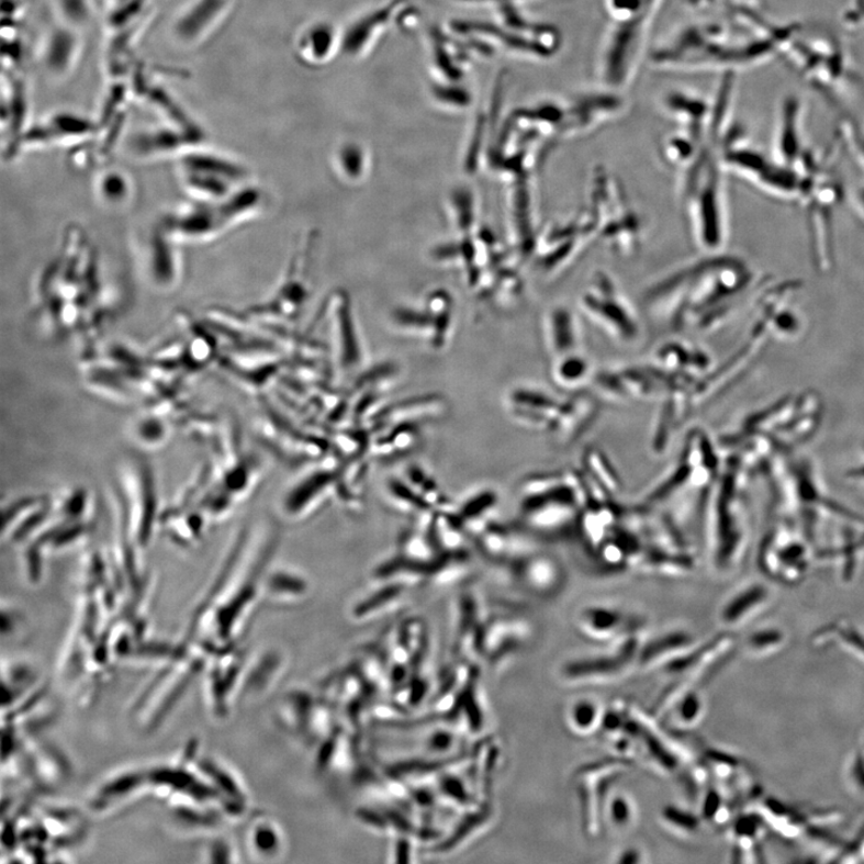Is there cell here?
Masks as SVG:
<instances>
[{
  "label": "cell",
  "instance_id": "1",
  "mask_svg": "<svg viewBox=\"0 0 864 864\" xmlns=\"http://www.w3.org/2000/svg\"><path fill=\"white\" fill-rule=\"evenodd\" d=\"M259 202V191L240 188L223 201H190L184 207L164 216L159 226L176 242H209L240 224Z\"/></svg>",
  "mask_w": 864,
  "mask_h": 864
},
{
  "label": "cell",
  "instance_id": "2",
  "mask_svg": "<svg viewBox=\"0 0 864 864\" xmlns=\"http://www.w3.org/2000/svg\"><path fill=\"white\" fill-rule=\"evenodd\" d=\"M177 167L180 184L190 200L198 202L225 200L247 177L234 160L200 147L179 156Z\"/></svg>",
  "mask_w": 864,
  "mask_h": 864
},
{
  "label": "cell",
  "instance_id": "3",
  "mask_svg": "<svg viewBox=\"0 0 864 864\" xmlns=\"http://www.w3.org/2000/svg\"><path fill=\"white\" fill-rule=\"evenodd\" d=\"M734 648H737V640L729 633L721 635L705 643L696 644L678 660L664 666L663 672L676 680L657 699L651 714L660 720L665 718L681 695L699 688L703 682L727 662Z\"/></svg>",
  "mask_w": 864,
  "mask_h": 864
},
{
  "label": "cell",
  "instance_id": "4",
  "mask_svg": "<svg viewBox=\"0 0 864 864\" xmlns=\"http://www.w3.org/2000/svg\"><path fill=\"white\" fill-rule=\"evenodd\" d=\"M631 761L613 755L592 761L575 771L574 782L582 810L583 829L588 837H598L604 827V807L615 784L633 767Z\"/></svg>",
  "mask_w": 864,
  "mask_h": 864
},
{
  "label": "cell",
  "instance_id": "5",
  "mask_svg": "<svg viewBox=\"0 0 864 864\" xmlns=\"http://www.w3.org/2000/svg\"><path fill=\"white\" fill-rule=\"evenodd\" d=\"M642 631L624 636L603 653L574 658L561 667V678L571 685H605L624 678L638 664Z\"/></svg>",
  "mask_w": 864,
  "mask_h": 864
},
{
  "label": "cell",
  "instance_id": "6",
  "mask_svg": "<svg viewBox=\"0 0 864 864\" xmlns=\"http://www.w3.org/2000/svg\"><path fill=\"white\" fill-rule=\"evenodd\" d=\"M232 8V0H189L176 15L171 34L184 47H197L222 27Z\"/></svg>",
  "mask_w": 864,
  "mask_h": 864
},
{
  "label": "cell",
  "instance_id": "7",
  "mask_svg": "<svg viewBox=\"0 0 864 864\" xmlns=\"http://www.w3.org/2000/svg\"><path fill=\"white\" fill-rule=\"evenodd\" d=\"M580 503L571 484H559L547 492L526 496L523 513L528 526L539 531H557L577 517Z\"/></svg>",
  "mask_w": 864,
  "mask_h": 864
},
{
  "label": "cell",
  "instance_id": "8",
  "mask_svg": "<svg viewBox=\"0 0 864 864\" xmlns=\"http://www.w3.org/2000/svg\"><path fill=\"white\" fill-rule=\"evenodd\" d=\"M203 139V133L188 132L171 124L138 133L132 139L131 149L139 159L179 157L201 146Z\"/></svg>",
  "mask_w": 864,
  "mask_h": 864
},
{
  "label": "cell",
  "instance_id": "9",
  "mask_svg": "<svg viewBox=\"0 0 864 864\" xmlns=\"http://www.w3.org/2000/svg\"><path fill=\"white\" fill-rule=\"evenodd\" d=\"M82 42L79 33L66 23L51 29L42 45V66L54 80L67 79L81 57Z\"/></svg>",
  "mask_w": 864,
  "mask_h": 864
},
{
  "label": "cell",
  "instance_id": "10",
  "mask_svg": "<svg viewBox=\"0 0 864 864\" xmlns=\"http://www.w3.org/2000/svg\"><path fill=\"white\" fill-rule=\"evenodd\" d=\"M642 622L620 610L606 606H590L577 617V630L586 639L613 643L624 636L642 631Z\"/></svg>",
  "mask_w": 864,
  "mask_h": 864
},
{
  "label": "cell",
  "instance_id": "11",
  "mask_svg": "<svg viewBox=\"0 0 864 864\" xmlns=\"http://www.w3.org/2000/svg\"><path fill=\"white\" fill-rule=\"evenodd\" d=\"M731 862L758 863L761 860V843L770 830L754 809L738 812L729 824Z\"/></svg>",
  "mask_w": 864,
  "mask_h": 864
},
{
  "label": "cell",
  "instance_id": "12",
  "mask_svg": "<svg viewBox=\"0 0 864 864\" xmlns=\"http://www.w3.org/2000/svg\"><path fill=\"white\" fill-rule=\"evenodd\" d=\"M765 548L764 570L771 577L781 582L786 562H788V584H796L804 577L808 569L807 550L792 536L776 534L767 540Z\"/></svg>",
  "mask_w": 864,
  "mask_h": 864
},
{
  "label": "cell",
  "instance_id": "13",
  "mask_svg": "<svg viewBox=\"0 0 864 864\" xmlns=\"http://www.w3.org/2000/svg\"><path fill=\"white\" fill-rule=\"evenodd\" d=\"M751 801L752 809L764 819L768 829L785 840L803 841L811 829L806 810L786 806L772 797L761 799L755 796Z\"/></svg>",
  "mask_w": 864,
  "mask_h": 864
},
{
  "label": "cell",
  "instance_id": "14",
  "mask_svg": "<svg viewBox=\"0 0 864 864\" xmlns=\"http://www.w3.org/2000/svg\"><path fill=\"white\" fill-rule=\"evenodd\" d=\"M698 642L687 630H672L643 641L638 666L643 670L663 669L669 663L693 650Z\"/></svg>",
  "mask_w": 864,
  "mask_h": 864
},
{
  "label": "cell",
  "instance_id": "15",
  "mask_svg": "<svg viewBox=\"0 0 864 864\" xmlns=\"http://www.w3.org/2000/svg\"><path fill=\"white\" fill-rule=\"evenodd\" d=\"M818 649L838 648L864 666V636L848 621H835L820 628L811 637Z\"/></svg>",
  "mask_w": 864,
  "mask_h": 864
},
{
  "label": "cell",
  "instance_id": "16",
  "mask_svg": "<svg viewBox=\"0 0 864 864\" xmlns=\"http://www.w3.org/2000/svg\"><path fill=\"white\" fill-rule=\"evenodd\" d=\"M175 239L159 226L152 238L149 272L158 287L170 288L178 280V262Z\"/></svg>",
  "mask_w": 864,
  "mask_h": 864
},
{
  "label": "cell",
  "instance_id": "17",
  "mask_svg": "<svg viewBox=\"0 0 864 864\" xmlns=\"http://www.w3.org/2000/svg\"><path fill=\"white\" fill-rule=\"evenodd\" d=\"M523 586L539 596H549L557 593L562 583V572L559 564L547 558H537L524 561L518 566Z\"/></svg>",
  "mask_w": 864,
  "mask_h": 864
},
{
  "label": "cell",
  "instance_id": "18",
  "mask_svg": "<svg viewBox=\"0 0 864 864\" xmlns=\"http://www.w3.org/2000/svg\"><path fill=\"white\" fill-rule=\"evenodd\" d=\"M768 592L760 586L748 588L732 598L723 611L721 622L728 627H741L751 621L768 603Z\"/></svg>",
  "mask_w": 864,
  "mask_h": 864
},
{
  "label": "cell",
  "instance_id": "19",
  "mask_svg": "<svg viewBox=\"0 0 864 864\" xmlns=\"http://www.w3.org/2000/svg\"><path fill=\"white\" fill-rule=\"evenodd\" d=\"M597 407L588 397L579 396L574 402L563 406L561 416L554 425L562 440H574L587 428V425L595 419Z\"/></svg>",
  "mask_w": 864,
  "mask_h": 864
},
{
  "label": "cell",
  "instance_id": "20",
  "mask_svg": "<svg viewBox=\"0 0 864 864\" xmlns=\"http://www.w3.org/2000/svg\"><path fill=\"white\" fill-rule=\"evenodd\" d=\"M604 709L597 700L577 699L566 711V727L579 737H588L601 730Z\"/></svg>",
  "mask_w": 864,
  "mask_h": 864
},
{
  "label": "cell",
  "instance_id": "21",
  "mask_svg": "<svg viewBox=\"0 0 864 864\" xmlns=\"http://www.w3.org/2000/svg\"><path fill=\"white\" fill-rule=\"evenodd\" d=\"M706 711V704L704 696L699 688L691 689L681 695V698L674 704L669 714L673 715L675 719V728L677 731H685L693 729L700 725Z\"/></svg>",
  "mask_w": 864,
  "mask_h": 864
},
{
  "label": "cell",
  "instance_id": "22",
  "mask_svg": "<svg viewBox=\"0 0 864 864\" xmlns=\"http://www.w3.org/2000/svg\"><path fill=\"white\" fill-rule=\"evenodd\" d=\"M97 192L102 203L110 207H121L132 198L133 186L124 172L108 170L99 176Z\"/></svg>",
  "mask_w": 864,
  "mask_h": 864
},
{
  "label": "cell",
  "instance_id": "23",
  "mask_svg": "<svg viewBox=\"0 0 864 864\" xmlns=\"http://www.w3.org/2000/svg\"><path fill=\"white\" fill-rule=\"evenodd\" d=\"M660 819L666 831L683 840L698 834L704 823L700 815L673 804L662 808Z\"/></svg>",
  "mask_w": 864,
  "mask_h": 864
},
{
  "label": "cell",
  "instance_id": "24",
  "mask_svg": "<svg viewBox=\"0 0 864 864\" xmlns=\"http://www.w3.org/2000/svg\"><path fill=\"white\" fill-rule=\"evenodd\" d=\"M637 819L635 799L626 793L611 792L604 807V823L613 830L626 831L633 827Z\"/></svg>",
  "mask_w": 864,
  "mask_h": 864
},
{
  "label": "cell",
  "instance_id": "25",
  "mask_svg": "<svg viewBox=\"0 0 864 864\" xmlns=\"http://www.w3.org/2000/svg\"><path fill=\"white\" fill-rule=\"evenodd\" d=\"M584 462L587 474L593 481L599 484L606 493L610 495L621 493V481L618 479L609 460L601 453V450L595 448L588 449L585 453Z\"/></svg>",
  "mask_w": 864,
  "mask_h": 864
},
{
  "label": "cell",
  "instance_id": "26",
  "mask_svg": "<svg viewBox=\"0 0 864 864\" xmlns=\"http://www.w3.org/2000/svg\"><path fill=\"white\" fill-rule=\"evenodd\" d=\"M788 641L784 631L776 628L758 629L744 640V650L756 658L777 654Z\"/></svg>",
  "mask_w": 864,
  "mask_h": 864
},
{
  "label": "cell",
  "instance_id": "27",
  "mask_svg": "<svg viewBox=\"0 0 864 864\" xmlns=\"http://www.w3.org/2000/svg\"><path fill=\"white\" fill-rule=\"evenodd\" d=\"M56 5L61 23L76 30L83 27L93 18L90 0H56Z\"/></svg>",
  "mask_w": 864,
  "mask_h": 864
},
{
  "label": "cell",
  "instance_id": "28",
  "mask_svg": "<svg viewBox=\"0 0 864 864\" xmlns=\"http://www.w3.org/2000/svg\"><path fill=\"white\" fill-rule=\"evenodd\" d=\"M136 438L142 445L148 447L162 445L167 438L165 423L158 417H144L137 422Z\"/></svg>",
  "mask_w": 864,
  "mask_h": 864
},
{
  "label": "cell",
  "instance_id": "29",
  "mask_svg": "<svg viewBox=\"0 0 864 864\" xmlns=\"http://www.w3.org/2000/svg\"><path fill=\"white\" fill-rule=\"evenodd\" d=\"M254 834L255 848L259 853L265 854V856L278 853L280 838L273 828H268L267 824H259Z\"/></svg>",
  "mask_w": 864,
  "mask_h": 864
},
{
  "label": "cell",
  "instance_id": "30",
  "mask_svg": "<svg viewBox=\"0 0 864 864\" xmlns=\"http://www.w3.org/2000/svg\"><path fill=\"white\" fill-rule=\"evenodd\" d=\"M587 373V366L583 359L572 357L564 359V362L559 366L557 375L560 381L564 383H574L582 380Z\"/></svg>",
  "mask_w": 864,
  "mask_h": 864
},
{
  "label": "cell",
  "instance_id": "31",
  "mask_svg": "<svg viewBox=\"0 0 864 864\" xmlns=\"http://www.w3.org/2000/svg\"><path fill=\"white\" fill-rule=\"evenodd\" d=\"M496 497L492 493H484L480 497H476L470 501L465 508H463V514L467 517H479V515L483 514L487 508H492Z\"/></svg>",
  "mask_w": 864,
  "mask_h": 864
},
{
  "label": "cell",
  "instance_id": "32",
  "mask_svg": "<svg viewBox=\"0 0 864 864\" xmlns=\"http://www.w3.org/2000/svg\"><path fill=\"white\" fill-rule=\"evenodd\" d=\"M849 776L855 788L864 793V756L861 752L851 760Z\"/></svg>",
  "mask_w": 864,
  "mask_h": 864
},
{
  "label": "cell",
  "instance_id": "33",
  "mask_svg": "<svg viewBox=\"0 0 864 864\" xmlns=\"http://www.w3.org/2000/svg\"><path fill=\"white\" fill-rule=\"evenodd\" d=\"M615 862L618 864H639L643 862V855L637 848H627L618 854Z\"/></svg>",
  "mask_w": 864,
  "mask_h": 864
},
{
  "label": "cell",
  "instance_id": "34",
  "mask_svg": "<svg viewBox=\"0 0 864 864\" xmlns=\"http://www.w3.org/2000/svg\"><path fill=\"white\" fill-rule=\"evenodd\" d=\"M857 199L860 201V210L862 211V214L864 216V187L859 190Z\"/></svg>",
  "mask_w": 864,
  "mask_h": 864
},
{
  "label": "cell",
  "instance_id": "35",
  "mask_svg": "<svg viewBox=\"0 0 864 864\" xmlns=\"http://www.w3.org/2000/svg\"><path fill=\"white\" fill-rule=\"evenodd\" d=\"M860 752H861V753L863 754V756H864V743H863V747L861 748V751H860Z\"/></svg>",
  "mask_w": 864,
  "mask_h": 864
}]
</instances>
